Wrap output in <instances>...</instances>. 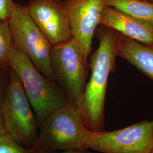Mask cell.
I'll use <instances>...</instances> for the list:
<instances>
[{
    "label": "cell",
    "instance_id": "obj_12",
    "mask_svg": "<svg viewBox=\"0 0 153 153\" xmlns=\"http://www.w3.org/2000/svg\"><path fill=\"white\" fill-rule=\"evenodd\" d=\"M106 5L126 14L153 23V2L143 0H105Z\"/></svg>",
    "mask_w": 153,
    "mask_h": 153
},
{
    "label": "cell",
    "instance_id": "obj_19",
    "mask_svg": "<svg viewBox=\"0 0 153 153\" xmlns=\"http://www.w3.org/2000/svg\"><path fill=\"white\" fill-rule=\"evenodd\" d=\"M150 153H153V147L152 148V150H151V152H150Z\"/></svg>",
    "mask_w": 153,
    "mask_h": 153
},
{
    "label": "cell",
    "instance_id": "obj_21",
    "mask_svg": "<svg viewBox=\"0 0 153 153\" xmlns=\"http://www.w3.org/2000/svg\"><path fill=\"white\" fill-rule=\"evenodd\" d=\"M150 1H151V2H153V0H150Z\"/></svg>",
    "mask_w": 153,
    "mask_h": 153
},
{
    "label": "cell",
    "instance_id": "obj_10",
    "mask_svg": "<svg viewBox=\"0 0 153 153\" xmlns=\"http://www.w3.org/2000/svg\"><path fill=\"white\" fill-rule=\"evenodd\" d=\"M99 26L109 28L153 49V23L129 16L105 6Z\"/></svg>",
    "mask_w": 153,
    "mask_h": 153
},
{
    "label": "cell",
    "instance_id": "obj_15",
    "mask_svg": "<svg viewBox=\"0 0 153 153\" xmlns=\"http://www.w3.org/2000/svg\"><path fill=\"white\" fill-rule=\"evenodd\" d=\"M10 82L9 69L6 71H0V107L2 103Z\"/></svg>",
    "mask_w": 153,
    "mask_h": 153
},
{
    "label": "cell",
    "instance_id": "obj_2",
    "mask_svg": "<svg viewBox=\"0 0 153 153\" xmlns=\"http://www.w3.org/2000/svg\"><path fill=\"white\" fill-rule=\"evenodd\" d=\"M10 68L20 78L39 128L56 109L72 103L57 83L43 74L27 56L15 45L10 55Z\"/></svg>",
    "mask_w": 153,
    "mask_h": 153
},
{
    "label": "cell",
    "instance_id": "obj_4",
    "mask_svg": "<svg viewBox=\"0 0 153 153\" xmlns=\"http://www.w3.org/2000/svg\"><path fill=\"white\" fill-rule=\"evenodd\" d=\"M51 64L55 81L80 111L90 69L88 57L82 45L71 37L53 46Z\"/></svg>",
    "mask_w": 153,
    "mask_h": 153
},
{
    "label": "cell",
    "instance_id": "obj_13",
    "mask_svg": "<svg viewBox=\"0 0 153 153\" xmlns=\"http://www.w3.org/2000/svg\"><path fill=\"white\" fill-rule=\"evenodd\" d=\"M14 47L9 21L0 20V71L10 68V59Z\"/></svg>",
    "mask_w": 153,
    "mask_h": 153
},
{
    "label": "cell",
    "instance_id": "obj_11",
    "mask_svg": "<svg viewBox=\"0 0 153 153\" xmlns=\"http://www.w3.org/2000/svg\"><path fill=\"white\" fill-rule=\"evenodd\" d=\"M118 57L125 59L153 81V49L118 33Z\"/></svg>",
    "mask_w": 153,
    "mask_h": 153
},
{
    "label": "cell",
    "instance_id": "obj_7",
    "mask_svg": "<svg viewBox=\"0 0 153 153\" xmlns=\"http://www.w3.org/2000/svg\"><path fill=\"white\" fill-rule=\"evenodd\" d=\"M153 120H144L111 131H93L86 149L101 153H150Z\"/></svg>",
    "mask_w": 153,
    "mask_h": 153
},
{
    "label": "cell",
    "instance_id": "obj_8",
    "mask_svg": "<svg viewBox=\"0 0 153 153\" xmlns=\"http://www.w3.org/2000/svg\"><path fill=\"white\" fill-rule=\"evenodd\" d=\"M27 6L33 22L52 47L71 38V26L64 1L30 0Z\"/></svg>",
    "mask_w": 153,
    "mask_h": 153
},
{
    "label": "cell",
    "instance_id": "obj_5",
    "mask_svg": "<svg viewBox=\"0 0 153 153\" xmlns=\"http://www.w3.org/2000/svg\"><path fill=\"white\" fill-rule=\"evenodd\" d=\"M9 71L10 82L0 115L6 133L22 145L32 148L38 135L37 119L19 77L11 68Z\"/></svg>",
    "mask_w": 153,
    "mask_h": 153
},
{
    "label": "cell",
    "instance_id": "obj_18",
    "mask_svg": "<svg viewBox=\"0 0 153 153\" xmlns=\"http://www.w3.org/2000/svg\"><path fill=\"white\" fill-rule=\"evenodd\" d=\"M4 133H6V131L5 128L3 121L2 120L1 116L0 115V134Z\"/></svg>",
    "mask_w": 153,
    "mask_h": 153
},
{
    "label": "cell",
    "instance_id": "obj_6",
    "mask_svg": "<svg viewBox=\"0 0 153 153\" xmlns=\"http://www.w3.org/2000/svg\"><path fill=\"white\" fill-rule=\"evenodd\" d=\"M9 23L14 45L27 56L43 74L55 81L51 64L52 46L33 22L27 6L14 3Z\"/></svg>",
    "mask_w": 153,
    "mask_h": 153
},
{
    "label": "cell",
    "instance_id": "obj_16",
    "mask_svg": "<svg viewBox=\"0 0 153 153\" xmlns=\"http://www.w3.org/2000/svg\"><path fill=\"white\" fill-rule=\"evenodd\" d=\"M14 3L13 0H0L1 21H9Z\"/></svg>",
    "mask_w": 153,
    "mask_h": 153
},
{
    "label": "cell",
    "instance_id": "obj_17",
    "mask_svg": "<svg viewBox=\"0 0 153 153\" xmlns=\"http://www.w3.org/2000/svg\"><path fill=\"white\" fill-rule=\"evenodd\" d=\"M49 153H95V152L86 149H73L60 151H56Z\"/></svg>",
    "mask_w": 153,
    "mask_h": 153
},
{
    "label": "cell",
    "instance_id": "obj_9",
    "mask_svg": "<svg viewBox=\"0 0 153 153\" xmlns=\"http://www.w3.org/2000/svg\"><path fill=\"white\" fill-rule=\"evenodd\" d=\"M71 29V37L82 45L88 57L92 49L93 39L102 12L105 0H65Z\"/></svg>",
    "mask_w": 153,
    "mask_h": 153
},
{
    "label": "cell",
    "instance_id": "obj_14",
    "mask_svg": "<svg viewBox=\"0 0 153 153\" xmlns=\"http://www.w3.org/2000/svg\"><path fill=\"white\" fill-rule=\"evenodd\" d=\"M0 153H39L17 142L7 133L0 134Z\"/></svg>",
    "mask_w": 153,
    "mask_h": 153
},
{
    "label": "cell",
    "instance_id": "obj_20",
    "mask_svg": "<svg viewBox=\"0 0 153 153\" xmlns=\"http://www.w3.org/2000/svg\"><path fill=\"white\" fill-rule=\"evenodd\" d=\"M143 1H150V0H143ZM151 2V1H150Z\"/></svg>",
    "mask_w": 153,
    "mask_h": 153
},
{
    "label": "cell",
    "instance_id": "obj_3",
    "mask_svg": "<svg viewBox=\"0 0 153 153\" xmlns=\"http://www.w3.org/2000/svg\"><path fill=\"white\" fill-rule=\"evenodd\" d=\"M92 133L85 126L78 107L71 103L56 109L45 119L31 149L39 153L86 149Z\"/></svg>",
    "mask_w": 153,
    "mask_h": 153
},
{
    "label": "cell",
    "instance_id": "obj_1",
    "mask_svg": "<svg viewBox=\"0 0 153 153\" xmlns=\"http://www.w3.org/2000/svg\"><path fill=\"white\" fill-rule=\"evenodd\" d=\"M95 34L99 45L90 58V76L83 95L80 112L85 126L92 131L104 130L105 96L110 74L118 57V33L100 26Z\"/></svg>",
    "mask_w": 153,
    "mask_h": 153
}]
</instances>
